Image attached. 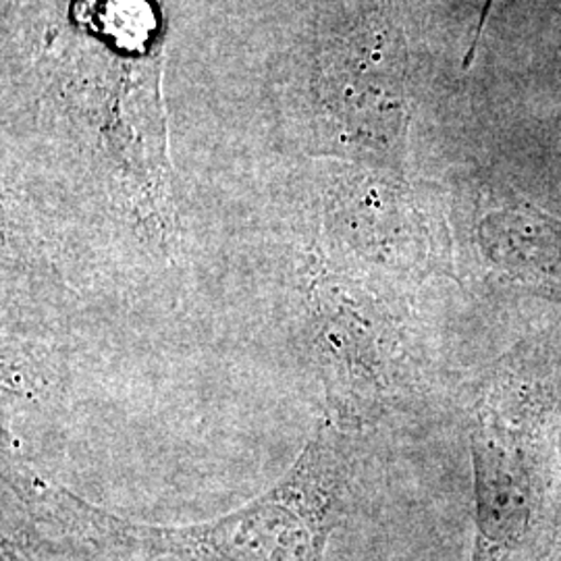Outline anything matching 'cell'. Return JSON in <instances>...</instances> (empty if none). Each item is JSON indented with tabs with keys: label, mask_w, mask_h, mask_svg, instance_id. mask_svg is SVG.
<instances>
[{
	"label": "cell",
	"mask_w": 561,
	"mask_h": 561,
	"mask_svg": "<svg viewBox=\"0 0 561 561\" xmlns=\"http://www.w3.org/2000/svg\"><path fill=\"white\" fill-rule=\"evenodd\" d=\"M477 481V547L472 561H502L528 533L533 486L520 454L482 421L472 435Z\"/></svg>",
	"instance_id": "7a4b0ae2"
},
{
	"label": "cell",
	"mask_w": 561,
	"mask_h": 561,
	"mask_svg": "<svg viewBox=\"0 0 561 561\" xmlns=\"http://www.w3.org/2000/svg\"><path fill=\"white\" fill-rule=\"evenodd\" d=\"M491 252L522 279L561 285V225L510 213L491 221Z\"/></svg>",
	"instance_id": "3957f363"
},
{
	"label": "cell",
	"mask_w": 561,
	"mask_h": 561,
	"mask_svg": "<svg viewBox=\"0 0 561 561\" xmlns=\"http://www.w3.org/2000/svg\"><path fill=\"white\" fill-rule=\"evenodd\" d=\"M350 445L321 421L300 458L273 489L219 520L150 526L123 520L60 484L21 477L15 489L36 520L102 551L181 561H322L347 507Z\"/></svg>",
	"instance_id": "6da1fadb"
}]
</instances>
